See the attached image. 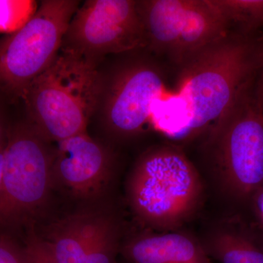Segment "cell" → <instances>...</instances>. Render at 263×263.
<instances>
[{"label":"cell","instance_id":"9a60e30c","mask_svg":"<svg viewBox=\"0 0 263 263\" xmlns=\"http://www.w3.org/2000/svg\"><path fill=\"white\" fill-rule=\"evenodd\" d=\"M231 29L258 34L263 27V0H214Z\"/></svg>","mask_w":263,"mask_h":263},{"label":"cell","instance_id":"2e32d148","mask_svg":"<svg viewBox=\"0 0 263 263\" xmlns=\"http://www.w3.org/2000/svg\"><path fill=\"white\" fill-rule=\"evenodd\" d=\"M38 9L33 0H0V33L13 34L22 28Z\"/></svg>","mask_w":263,"mask_h":263},{"label":"cell","instance_id":"5bb4252c","mask_svg":"<svg viewBox=\"0 0 263 263\" xmlns=\"http://www.w3.org/2000/svg\"><path fill=\"white\" fill-rule=\"evenodd\" d=\"M122 234V221L117 214L103 210L82 263H117Z\"/></svg>","mask_w":263,"mask_h":263},{"label":"cell","instance_id":"ffe728a7","mask_svg":"<svg viewBox=\"0 0 263 263\" xmlns=\"http://www.w3.org/2000/svg\"><path fill=\"white\" fill-rule=\"evenodd\" d=\"M6 100H10L3 93L0 92V144L7 141L8 130L11 124L7 119L6 109H5Z\"/></svg>","mask_w":263,"mask_h":263},{"label":"cell","instance_id":"e0dca14e","mask_svg":"<svg viewBox=\"0 0 263 263\" xmlns=\"http://www.w3.org/2000/svg\"><path fill=\"white\" fill-rule=\"evenodd\" d=\"M24 232L23 249L26 263H59L51 246L38 234L34 224Z\"/></svg>","mask_w":263,"mask_h":263},{"label":"cell","instance_id":"6da1fadb","mask_svg":"<svg viewBox=\"0 0 263 263\" xmlns=\"http://www.w3.org/2000/svg\"><path fill=\"white\" fill-rule=\"evenodd\" d=\"M254 85L198 140L199 163L195 164L221 216L243 214L263 185V112Z\"/></svg>","mask_w":263,"mask_h":263},{"label":"cell","instance_id":"30bf717a","mask_svg":"<svg viewBox=\"0 0 263 263\" xmlns=\"http://www.w3.org/2000/svg\"><path fill=\"white\" fill-rule=\"evenodd\" d=\"M52 162V184L76 199L93 202L110 187L116 170L115 156L87 132L57 143Z\"/></svg>","mask_w":263,"mask_h":263},{"label":"cell","instance_id":"44dd1931","mask_svg":"<svg viewBox=\"0 0 263 263\" xmlns=\"http://www.w3.org/2000/svg\"><path fill=\"white\" fill-rule=\"evenodd\" d=\"M254 92L256 98L263 112V50L262 61L259 67L258 73L256 78L255 85H254Z\"/></svg>","mask_w":263,"mask_h":263},{"label":"cell","instance_id":"d6986e66","mask_svg":"<svg viewBox=\"0 0 263 263\" xmlns=\"http://www.w3.org/2000/svg\"><path fill=\"white\" fill-rule=\"evenodd\" d=\"M0 263H26L23 246L16 238L0 235Z\"/></svg>","mask_w":263,"mask_h":263},{"label":"cell","instance_id":"8992f818","mask_svg":"<svg viewBox=\"0 0 263 263\" xmlns=\"http://www.w3.org/2000/svg\"><path fill=\"white\" fill-rule=\"evenodd\" d=\"M128 56L106 75L102 73L96 110L104 130L117 142L140 136L152 122L156 100L165 93L162 61L146 49L129 52Z\"/></svg>","mask_w":263,"mask_h":263},{"label":"cell","instance_id":"277c9868","mask_svg":"<svg viewBox=\"0 0 263 263\" xmlns=\"http://www.w3.org/2000/svg\"><path fill=\"white\" fill-rule=\"evenodd\" d=\"M102 82L98 65L60 50L22 98L27 121L51 143L86 133L96 114Z\"/></svg>","mask_w":263,"mask_h":263},{"label":"cell","instance_id":"603a6c76","mask_svg":"<svg viewBox=\"0 0 263 263\" xmlns=\"http://www.w3.org/2000/svg\"><path fill=\"white\" fill-rule=\"evenodd\" d=\"M127 263H129V262H127Z\"/></svg>","mask_w":263,"mask_h":263},{"label":"cell","instance_id":"9c48e42d","mask_svg":"<svg viewBox=\"0 0 263 263\" xmlns=\"http://www.w3.org/2000/svg\"><path fill=\"white\" fill-rule=\"evenodd\" d=\"M146 47L137 0H88L71 19L61 50L98 65L109 54Z\"/></svg>","mask_w":263,"mask_h":263},{"label":"cell","instance_id":"7402d4cb","mask_svg":"<svg viewBox=\"0 0 263 263\" xmlns=\"http://www.w3.org/2000/svg\"><path fill=\"white\" fill-rule=\"evenodd\" d=\"M6 141L0 144V187H1L2 179H3V167H4L5 150V146H6Z\"/></svg>","mask_w":263,"mask_h":263},{"label":"cell","instance_id":"ba28073f","mask_svg":"<svg viewBox=\"0 0 263 263\" xmlns=\"http://www.w3.org/2000/svg\"><path fill=\"white\" fill-rule=\"evenodd\" d=\"M79 7L76 0H44L22 29L0 39V92L10 100H22L58 56Z\"/></svg>","mask_w":263,"mask_h":263},{"label":"cell","instance_id":"ac0fdd59","mask_svg":"<svg viewBox=\"0 0 263 263\" xmlns=\"http://www.w3.org/2000/svg\"><path fill=\"white\" fill-rule=\"evenodd\" d=\"M240 216L263 238V185L251 199Z\"/></svg>","mask_w":263,"mask_h":263},{"label":"cell","instance_id":"52a82bcc","mask_svg":"<svg viewBox=\"0 0 263 263\" xmlns=\"http://www.w3.org/2000/svg\"><path fill=\"white\" fill-rule=\"evenodd\" d=\"M146 50L176 70L230 31L214 0H137Z\"/></svg>","mask_w":263,"mask_h":263},{"label":"cell","instance_id":"4fadbf2b","mask_svg":"<svg viewBox=\"0 0 263 263\" xmlns=\"http://www.w3.org/2000/svg\"><path fill=\"white\" fill-rule=\"evenodd\" d=\"M103 209H86L50 226L43 237L59 263H82Z\"/></svg>","mask_w":263,"mask_h":263},{"label":"cell","instance_id":"7a4b0ae2","mask_svg":"<svg viewBox=\"0 0 263 263\" xmlns=\"http://www.w3.org/2000/svg\"><path fill=\"white\" fill-rule=\"evenodd\" d=\"M262 50L263 35L230 29L177 69L176 94L188 119L180 146L198 141L256 80Z\"/></svg>","mask_w":263,"mask_h":263},{"label":"cell","instance_id":"3957f363","mask_svg":"<svg viewBox=\"0 0 263 263\" xmlns=\"http://www.w3.org/2000/svg\"><path fill=\"white\" fill-rule=\"evenodd\" d=\"M125 190L135 219L155 232L182 229L200 214L208 197L196 165L172 143L144 151L128 175Z\"/></svg>","mask_w":263,"mask_h":263},{"label":"cell","instance_id":"5b68a950","mask_svg":"<svg viewBox=\"0 0 263 263\" xmlns=\"http://www.w3.org/2000/svg\"><path fill=\"white\" fill-rule=\"evenodd\" d=\"M51 143L27 120L10 124L0 187V235L16 238L46 205L53 186Z\"/></svg>","mask_w":263,"mask_h":263},{"label":"cell","instance_id":"8fae6325","mask_svg":"<svg viewBox=\"0 0 263 263\" xmlns=\"http://www.w3.org/2000/svg\"><path fill=\"white\" fill-rule=\"evenodd\" d=\"M120 254L129 263H213L198 236L182 229L143 230L122 240Z\"/></svg>","mask_w":263,"mask_h":263},{"label":"cell","instance_id":"7c38bea8","mask_svg":"<svg viewBox=\"0 0 263 263\" xmlns=\"http://www.w3.org/2000/svg\"><path fill=\"white\" fill-rule=\"evenodd\" d=\"M198 238L209 257L219 263H263V238L239 215L221 216Z\"/></svg>","mask_w":263,"mask_h":263}]
</instances>
